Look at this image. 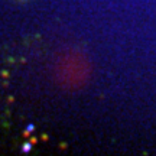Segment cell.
<instances>
[{
	"label": "cell",
	"mask_w": 156,
	"mask_h": 156,
	"mask_svg": "<svg viewBox=\"0 0 156 156\" xmlns=\"http://www.w3.org/2000/svg\"><path fill=\"white\" fill-rule=\"evenodd\" d=\"M30 149H32V145H30V143H25V145L22 146V152H23V153H29V152H30Z\"/></svg>",
	"instance_id": "obj_1"
},
{
	"label": "cell",
	"mask_w": 156,
	"mask_h": 156,
	"mask_svg": "<svg viewBox=\"0 0 156 156\" xmlns=\"http://www.w3.org/2000/svg\"><path fill=\"white\" fill-rule=\"evenodd\" d=\"M30 130H34V124H29L28 126V132H30Z\"/></svg>",
	"instance_id": "obj_2"
},
{
	"label": "cell",
	"mask_w": 156,
	"mask_h": 156,
	"mask_svg": "<svg viewBox=\"0 0 156 156\" xmlns=\"http://www.w3.org/2000/svg\"><path fill=\"white\" fill-rule=\"evenodd\" d=\"M17 2H28V0H17Z\"/></svg>",
	"instance_id": "obj_3"
}]
</instances>
